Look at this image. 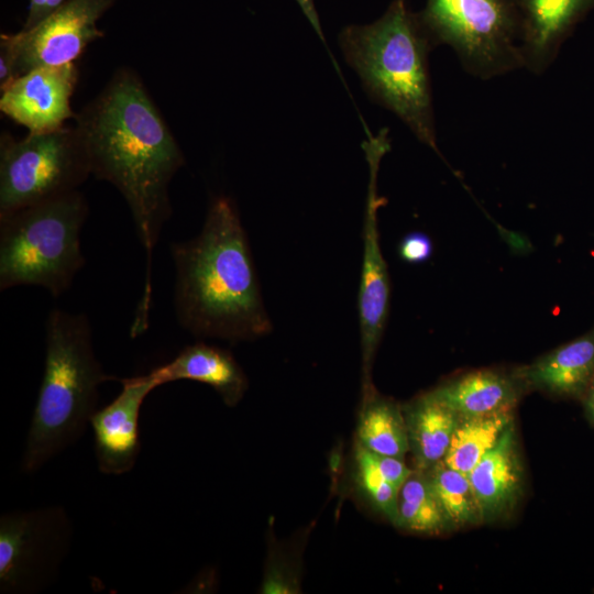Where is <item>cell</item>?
Listing matches in <instances>:
<instances>
[{
	"mask_svg": "<svg viewBox=\"0 0 594 594\" xmlns=\"http://www.w3.org/2000/svg\"><path fill=\"white\" fill-rule=\"evenodd\" d=\"M67 0H29L28 16L22 30H28L40 23Z\"/></svg>",
	"mask_w": 594,
	"mask_h": 594,
	"instance_id": "484cf974",
	"label": "cell"
},
{
	"mask_svg": "<svg viewBox=\"0 0 594 594\" xmlns=\"http://www.w3.org/2000/svg\"><path fill=\"white\" fill-rule=\"evenodd\" d=\"M515 375L525 387L582 398L594 377V329L518 369Z\"/></svg>",
	"mask_w": 594,
	"mask_h": 594,
	"instance_id": "2e32d148",
	"label": "cell"
},
{
	"mask_svg": "<svg viewBox=\"0 0 594 594\" xmlns=\"http://www.w3.org/2000/svg\"><path fill=\"white\" fill-rule=\"evenodd\" d=\"M118 381L121 392L90 419L97 465L107 475H122L134 468L141 451V407L147 395L158 387L151 372Z\"/></svg>",
	"mask_w": 594,
	"mask_h": 594,
	"instance_id": "7c38bea8",
	"label": "cell"
},
{
	"mask_svg": "<svg viewBox=\"0 0 594 594\" xmlns=\"http://www.w3.org/2000/svg\"><path fill=\"white\" fill-rule=\"evenodd\" d=\"M518 25L524 67L542 74L574 26L594 9V0H510Z\"/></svg>",
	"mask_w": 594,
	"mask_h": 594,
	"instance_id": "4fadbf2b",
	"label": "cell"
},
{
	"mask_svg": "<svg viewBox=\"0 0 594 594\" xmlns=\"http://www.w3.org/2000/svg\"><path fill=\"white\" fill-rule=\"evenodd\" d=\"M62 506L12 510L0 517V592L35 594L58 578L73 540Z\"/></svg>",
	"mask_w": 594,
	"mask_h": 594,
	"instance_id": "ba28073f",
	"label": "cell"
},
{
	"mask_svg": "<svg viewBox=\"0 0 594 594\" xmlns=\"http://www.w3.org/2000/svg\"><path fill=\"white\" fill-rule=\"evenodd\" d=\"M395 527L419 535H439L451 529L426 471L413 469L399 490Z\"/></svg>",
	"mask_w": 594,
	"mask_h": 594,
	"instance_id": "44dd1931",
	"label": "cell"
},
{
	"mask_svg": "<svg viewBox=\"0 0 594 594\" xmlns=\"http://www.w3.org/2000/svg\"><path fill=\"white\" fill-rule=\"evenodd\" d=\"M524 388L515 374L509 376L498 371L480 370L431 391L461 417H474L514 409Z\"/></svg>",
	"mask_w": 594,
	"mask_h": 594,
	"instance_id": "ac0fdd59",
	"label": "cell"
},
{
	"mask_svg": "<svg viewBox=\"0 0 594 594\" xmlns=\"http://www.w3.org/2000/svg\"><path fill=\"white\" fill-rule=\"evenodd\" d=\"M178 323L195 337L253 341L272 331L246 232L229 197L209 205L200 233L170 243Z\"/></svg>",
	"mask_w": 594,
	"mask_h": 594,
	"instance_id": "7a4b0ae2",
	"label": "cell"
},
{
	"mask_svg": "<svg viewBox=\"0 0 594 594\" xmlns=\"http://www.w3.org/2000/svg\"><path fill=\"white\" fill-rule=\"evenodd\" d=\"M117 0H67L31 29L10 34L16 52V77L41 66L75 63L103 36L97 21Z\"/></svg>",
	"mask_w": 594,
	"mask_h": 594,
	"instance_id": "30bf717a",
	"label": "cell"
},
{
	"mask_svg": "<svg viewBox=\"0 0 594 594\" xmlns=\"http://www.w3.org/2000/svg\"><path fill=\"white\" fill-rule=\"evenodd\" d=\"M426 473L451 529L482 522L468 475L448 466L442 460Z\"/></svg>",
	"mask_w": 594,
	"mask_h": 594,
	"instance_id": "7402d4cb",
	"label": "cell"
},
{
	"mask_svg": "<svg viewBox=\"0 0 594 594\" xmlns=\"http://www.w3.org/2000/svg\"><path fill=\"white\" fill-rule=\"evenodd\" d=\"M96 178L112 184L125 199L146 253L144 293L135 320L147 323L151 256L172 216L169 184L184 154L140 76L116 70L103 89L76 114Z\"/></svg>",
	"mask_w": 594,
	"mask_h": 594,
	"instance_id": "6da1fadb",
	"label": "cell"
},
{
	"mask_svg": "<svg viewBox=\"0 0 594 594\" xmlns=\"http://www.w3.org/2000/svg\"><path fill=\"white\" fill-rule=\"evenodd\" d=\"M91 174L84 140L76 127L0 136V217L76 190Z\"/></svg>",
	"mask_w": 594,
	"mask_h": 594,
	"instance_id": "8992f818",
	"label": "cell"
},
{
	"mask_svg": "<svg viewBox=\"0 0 594 594\" xmlns=\"http://www.w3.org/2000/svg\"><path fill=\"white\" fill-rule=\"evenodd\" d=\"M514 421V409L461 417L452 436L443 462L465 474L498 442L506 428Z\"/></svg>",
	"mask_w": 594,
	"mask_h": 594,
	"instance_id": "ffe728a7",
	"label": "cell"
},
{
	"mask_svg": "<svg viewBox=\"0 0 594 594\" xmlns=\"http://www.w3.org/2000/svg\"><path fill=\"white\" fill-rule=\"evenodd\" d=\"M432 253L430 238L422 232H411L406 234L398 246L400 258L410 264L426 262Z\"/></svg>",
	"mask_w": 594,
	"mask_h": 594,
	"instance_id": "d4e9b609",
	"label": "cell"
},
{
	"mask_svg": "<svg viewBox=\"0 0 594 594\" xmlns=\"http://www.w3.org/2000/svg\"><path fill=\"white\" fill-rule=\"evenodd\" d=\"M414 469L427 471L443 460L461 418L432 391L402 406Z\"/></svg>",
	"mask_w": 594,
	"mask_h": 594,
	"instance_id": "e0dca14e",
	"label": "cell"
},
{
	"mask_svg": "<svg viewBox=\"0 0 594 594\" xmlns=\"http://www.w3.org/2000/svg\"><path fill=\"white\" fill-rule=\"evenodd\" d=\"M288 541L268 539L267 556L260 592L295 594L301 592L302 552L307 532Z\"/></svg>",
	"mask_w": 594,
	"mask_h": 594,
	"instance_id": "603a6c76",
	"label": "cell"
},
{
	"mask_svg": "<svg viewBox=\"0 0 594 594\" xmlns=\"http://www.w3.org/2000/svg\"><path fill=\"white\" fill-rule=\"evenodd\" d=\"M355 444L381 455L404 459L409 441L403 408L375 388L362 393Z\"/></svg>",
	"mask_w": 594,
	"mask_h": 594,
	"instance_id": "d6986e66",
	"label": "cell"
},
{
	"mask_svg": "<svg viewBox=\"0 0 594 594\" xmlns=\"http://www.w3.org/2000/svg\"><path fill=\"white\" fill-rule=\"evenodd\" d=\"M118 380L96 356L85 314L54 308L45 323L44 373L30 422L21 469L34 473L77 442L98 407V388Z\"/></svg>",
	"mask_w": 594,
	"mask_h": 594,
	"instance_id": "277c9868",
	"label": "cell"
},
{
	"mask_svg": "<svg viewBox=\"0 0 594 594\" xmlns=\"http://www.w3.org/2000/svg\"><path fill=\"white\" fill-rule=\"evenodd\" d=\"M151 373L158 386L179 380L209 385L229 407L237 406L249 387L248 377L232 353L205 342L186 345L172 361Z\"/></svg>",
	"mask_w": 594,
	"mask_h": 594,
	"instance_id": "9a60e30c",
	"label": "cell"
},
{
	"mask_svg": "<svg viewBox=\"0 0 594 594\" xmlns=\"http://www.w3.org/2000/svg\"><path fill=\"white\" fill-rule=\"evenodd\" d=\"M77 79L75 63L33 68L0 90V110L30 133L58 130L76 118L70 97Z\"/></svg>",
	"mask_w": 594,
	"mask_h": 594,
	"instance_id": "8fae6325",
	"label": "cell"
},
{
	"mask_svg": "<svg viewBox=\"0 0 594 594\" xmlns=\"http://www.w3.org/2000/svg\"><path fill=\"white\" fill-rule=\"evenodd\" d=\"M586 413L591 421L594 424V377L588 385L585 394L582 397Z\"/></svg>",
	"mask_w": 594,
	"mask_h": 594,
	"instance_id": "4316f807",
	"label": "cell"
},
{
	"mask_svg": "<svg viewBox=\"0 0 594 594\" xmlns=\"http://www.w3.org/2000/svg\"><path fill=\"white\" fill-rule=\"evenodd\" d=\"M482 522L509 515L524 491V466L514 421L468 475Z\"/></svg>",
	"mask_w": 594,
	"mask_h": 594,
	"instance_id": "5bb4252c",
	"label": "cell"
},
{
	"mask_svg": "<svg viewBox=\"0 0 594 594\" xmlns=\"http://www.w3.org/2000/svg\"><path fill=\"white\" fill-rule=\"evenodd\" d=\"M418 13L435 46H451L471 75L490 79L524 67L510 0H427Z\"/></svg>",
	"mask_w": 594,
	"mask_h": 594,
	"instance_id": "52a82bcc",
	"label": "cell"
},
{
	"mask_svg": "<svg viewBox=\"0 0 594 594\" xmlns=\"http://www.w3.org/2000/svg\"><path fill=\"white\" fill-rule=\"evenodd\" d=\"M353 461L358 491L376 512L395 526L399 490L384 476L375 453L355 444Z\"/></svg>",
	"mask_w": 594,
	"mask_h": 594,
	"instance_id": "cb8c5ba5",
	"label": "cell"
},
{
	"mask_svg": "<svg viewBox=\"0 0 594 594\" xmlns=\"http://www.w3.org/2000/svg\"><path fill=\"white\" fill-rule=\"evenodd\" d=\"M388 130L370 135L363 143L370 180L363 226V258L358 296L362 353V393L373 388L372 366L381 342L389 308V276L383 257L377 210L385 199L377 194V174L382 157L389 150Z\"/></svg>",
	"mask_w": 594,
	"mask_h": 594,
	"instance_id": "9c48e42d",
	"label": "cell"
},
{
	"mask_svg": "<svg viewBox=\"0 0 594 594\" xmlns=\"http://www.w3.org/2000/svg\"><path fill=\"white\" fill-rule=\"evenodd\" d=\"M339 44L370 99L438 152L428 63L436 46L419 13L406 0H394L376 21L343 28Z\"/></svg>",
	"mask_w": 594,
	"mask_h": 594,
	"instance_id": "3957f363",
	"label": "cell"
},
{
	"mask_svg": "<svg viewBox=\"0 0 594 594\" xmlns=\"http://www.w3.org/2000/svg\"><path fill=\"white\" fill-rule=\"evenodd\" d=\"M85 196L73 190L0 217V290L20 285L63 295L85 265Z\"/></svg>",
	"mask_w": 594,
	"mask_h": 594,
	"instance_id": "5b68a950",
	"label": "cell"
}]
</instances>
